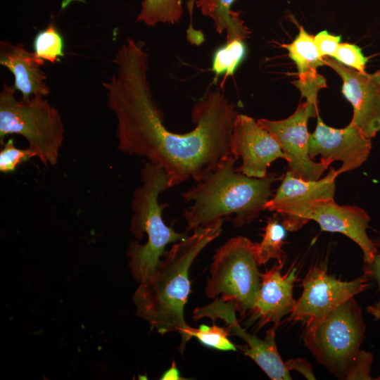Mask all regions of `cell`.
<instances>
[{"mask_svg":"<svg viewBox=\"0 0 380 380\" xmlns=\"http://www.w3.org/2000/svg\"><path fill=\"white\" fill-rule=\"evenodd\" d=\"M236 308L232 302L221 299L209 307L208 315L213 322L220 319L225 322L231 335L243 339L246 346H237L245 355L253 360L272 380H291L289 370L279 355L275 342L274 326L267 331L264 338H260L242 328L236 317Z\"/></svg>","mask_w":380,"mask_h":380,"instance_id":"obj_14","label":"cell"},{"mask_svg":"<svg viewBox=\"0 0 380 380\" xmlns=\"http://www.w3.org/2000/svg\"><path fill=\"white\" fill-rule=\"evenodd\" d=\"M324 61L342 79L341 92L353 109L350 123L366 137L373 138L380 131V70L369 74L348 68L328 56Z\"/></svg>","mask_w":380,"mask_h":380,"instance_id":"obj_11","label":"cell"},{"mask_svg":"<svg viewBox=\"0 0 380 380\" xmlns=\"http://www.w3.org/2000/svg\"><path fill=\"white\" fill-rule=\"evenodd\" d=\"M183 12L182 0H143L137 20L149 27L158 23L175 24Z\"/></svg>","mask_w":380,"mask_h":380,"instance_id":"obj_21","label":"cell"},{"mask_svg":"<svg viewBox=\"0 0 380 380\" xmlns=\"http://www.w3.org/2000/svg\"><path fill=\"white\" fill-rule=\"evenodd\" d=\"M229 335L231 334L227 327L224 328L215 324L210 327L201 324L198 328L189 326L184 330V335L179 348L182 353L187 342L194 337L208 347L224 351H236L238 348L237 346L229 339Z\"/></svg>","mask_w":380,"mask_h":380,"instance_id":"obj_22","label":"cell"},{"mask_svg":"<svg viewBox=\"0 0 380 380\" xmlns=\"http://www.w3.org/2000/svg\"><path fill=\"white\" fill-rule=\"evenodd\" d=\"M232 154L241 158L237 170L242 174L262 178L267 168L278 158L286 160L279 142L253 118L238 113L234 121L230 143Z\"/></svg>","mask_w":380,"mask_h":380,"instance_id":"obj_13","label":"cell"},{"mask_svg":"<svg viewBox=\"0 0 380 380\" xmlns=\"http://www.w3.org/2000/svg\"><path fill=\"white\" fill-rule=\"evenodd\" d=\"M376 379L379 380V379H380V375H379V376L378 378H376Z\"/></svg>","mask_w":380,"mask_h":380,"instance_id":"obj_32","label":"cell"},{"mask_svg":"<svg viewBox=\"0 0 380 380\" xmlns=\"http://www.w3.org/2000/svg\"><path fill=\"white\" fill-rule=\"evenodd\" d=\"M223 220L200 227L185 239L175 243L154 273L139 285L133 295L138 316L152 329L164 335L177 332L184 335L189 327L184 310L191 292L189 270L198 254L222 231Z\"/></svg>","mask_w":380,"mask_h":380,"instance_id":"obj_2","label":"cell"},{"mask_svg":"<svg viewBox=\"0 0 380 380\" xmlns=\"http://www.w3.org/2000/svg\"><path fill=\"white\" fill-rule=\"evenodd\" d=\"M364 274L370 279H374L378 286L379 298L378 301L372 305L367 307V312L371 314L375 320L380 319V254L377 253L374 260L368 264H365Z\"/></svg>","mask_w":380,"mask_h":380,"instance_id":"obj_28","label":"cell"},{"mask_svg":"<svg viewBox=\"0 0 380 380\" xmlns=\"http://www.w3.org/2000/svg\"><path fill=\"white\" fill-rule=\"evenodd\" d=\"M319 114L306 101L289 118L281 120L259 119L258 122L279 142L293 176L305 180L319 179L329 166L316 163L309 155L308 121Z\"/></svg>","mask_w":380,"mask_h":380,"instance_id":"obj_10","label":"cell"},{"mask_svg":"<svg viewBox=\"0 0 380 380\" xmlns=\"http://www.w3.org/2000/svg\"><path fill=\"white\" fill-rule=\"evenodd\" d=\"M286 229L274 217L269 218L264 228L262 239L254 243L255 255L258 265L266 264L271 259H276L280 264H284L286 253L282 246L286 243L284 239Z\"/></svg>","mask_w":380,"mask_h":380,"instance_id":"obj_20","label":"cell"},{"mask_svg":"<svg viewBox=\"0 0 380 380\" xmlns=\"http://www.w3.org/2000/svg\"><path fill=\"white\" fill-rule=\"evenodd\" d=\"M160 379L162 380H179L184 379L181 378L179 374L178 369L176 367L175 362L173 361L172 362L171 367L165 371V372L162 375Z\"/></svg>","mask_w":380,"mask_h":380,"instance_id":"obj_31","label":"cell"},{"mask_svg":"<svg viewBox=\"0 0 380 380\" xmlns=\"http://www.w3.org/2000/svg\"><path fill=\"white\" fill-rule=\"evenodd\" d=\"M315 130L310 134L309 155L313 159L320 156L321 163L330 165L335 160L342 163L336 170L338 175L355 170L367 159L372 148L371 139L350 123L336 129L324 124L317 115Z\"/></svg>","mask_w":380,"mask_h":380,"instance_id":"obj_12","label":"cell"},{"mask_svg":"<svg viewBox=\"0 0 380 380\" xmlns=\"http://www.w3.org/2000/svg\"><path fill=\"white\" fill-rule=\"evenodd\" d=\"M237 160L229 156L214 172L183 194L185 202H193L184 213L187 232L233 215L234 225L241 227L265 210L272 197V184L284 175L270 172L262 178L248 177L235 168Z\"/></svg>","mask_w":380,"mask_h":380,"instance_id":"obj_3","label":"cell"},{"mask_svg":"<svg viewBox=\"0 0 380 380\" xmlns=\"http://www.w3.org/2000/svg\"><path fill=\"white\" fill-rule=\"evenodd\" d=\"M365 333L362 310L352 297L324 318L305 326L303 342L319 363L344 379L360 354Z\"/></svg>","mask_w":380,"mask_h":380,"instance_id":"obj_6","label":"cell"},{"mask_svg":"<svg viewBox=\"0 0 380 380\" xmlns=\"http://www.w3.org/2000/svg\"><path fill=\"white\" fill-rule=\"evenodd\" d=\"M246 48L243 40L234 39L226 42L214 53L212 59V70L216 77L224 75V77L232 76L246 56Z\"/></svg>","mask_w":380,"mask_h":380,"instance_id":"obj_23","label":"cell"},{"mask_svg":"<svg viewBox=\"0 0 380 380\" xmlns=\"http://www.w3.org/2000/svg\"><path fill=\"white\" fill-rule=\"evenodd\" d=\"M254 243L239 236L220 246L213 256L205 289L210 298H221L232 302L241 316L251 310L260 288L261 274Z\"/></svg>","mask_w":380,"mask_h":380,"instance_id":"obj_7","label":"cell"},{"mask_svg":"<svg viewBox=\"0 0 380 380\" xmlns=\"http://www.w3.org/2000/svg\"><path fill=\"white\" fill-rule=\"evenodd\" d=\"M372 362V354L365 350H361L360 355L348 371L344 379H374L370 374Z\"/></svg>","mask_w":380,"mask_h":380,"instance_id":"obj_27","label":"cell"},{"mask_svg":"<svg viewBox=\"0 0 380 380\" xmlns=\"http://www.w3.org/2000/svg\"><path fill=\"white\" fill-rule=\"evenodd\" d=\"M284 264L278 262L265 273L261 274L260 288L255 303L248 312L249 322L258 320V326L262 327L270 322L278 327L281 319L291 314L296 300L293 297V283L296 279V268L291 267L282 275Z\"/></svg>","mask_w":380,"mask_h":380,"instance_id":"obj_15","label":"cell"},{"mask_svg":"<svg viewBox=\"0 0 380 380\" xmlns=\"http://www.w3.org/2000/svg\"><path fill=\"white\" fill-rule=\"evenodd\" d=\"M34 52L40 58L55 63L64 56L63 39L53 23L39 32L33 42Z\"/></svg>","mask_w":380,"mask_h":380,"instance_id":"obj_24","label":"cell"},{"mask_svg":"<svg viewBox=\"0 0 380 380\" xmlns=\"http://www.w3.org/2000/svg\"><path fill=\"white\" fill-rule=\"evenodd\" d=\"M289 51V56L296 65L298 80L293 84L300 90L302 96L310 104L317 102L318 91L327 87L326 79L317 72L318 67L325 65L314 40L303 27L289 44L283 45Z\"/></svg>","mask_w":380,"mask_h":380,"instance_id":"obj_18","label":"cell"},{"mask_svg":"<svg viewBox=\"0 0 380 380\" xmlns=\"http://www.w3.org/2000/svg\"><path fill=\"white\" fill-rule=\"evenodd\" d=\"M141 185L134 191L129 229L137 240L140 241L146 234L147 241L144 244L132 241L127 251L132 277L139 283L154 273L167 245L188 236L187 232H177L163 221L164 205L159 203L158 197L171 188L170 177L165 170L147 161L141 171Z\"/></svg>","mask_w":380,"mask_h":380,"instance_id":"obj_4","label":"cell"},{"mask_svg":"<svg viewBox=\"0 0 380 380\" xmlns=\"http://www.w3.org/2000/svg\"><path fill=\"white\" fill-rule=\"evenodd\" d=\"M343 65L365 72L368 58L355 44L340 43L334 58Z\"/></svg>","mask_w":380,"mask_h":380,"instance_id":"obj_26","label":"cell"},{"mask_svg":"<svg viewBox=\"0 0 380 380\" xmlns=\"http://www.w3.org/2000/svg\"><path fill=\"white\" fill-rule=\"evenodd\" d=\"M310 220L315 221L322 231L343 234L362 249L365 264L370 263L378 253L367 229L370 217L356 205H339L334 199L305 205L284 217L282 225L288 231H297Z\"/></svg>","mask_w":380,"mask_h":380,"instance_id":"obj_8","label":"cell"},{"mask_svg":"<svg viewBox=\"0 0 380 380\" xmlns=\"http://www.w3.org/2000/svg\"><path fill=\"white\" fill-rule=\"evenodd\" d=\"M365 274L350 281L329 275L325 268L314 266L302 281L303 292L296 300L289 320L305 326L321 320L349 298L361 293L369 285Z\"/></svg>","mask_w":380,"mask_h":380,"instance_id":"obj_9","label":"cell"},{"mask_svg":"<svg viewBox=\"0 0 380 380\" xmlns=\"http://www.w3.org/2000/svg\"><path fill=\"white\" fill-rule=\"evenodd\" d=\"M0 151V171L4 173L13 172L17 167L32 158L37 157L35 151L28 146L26 148H18L14 144L13 139L1 144Z\"/></svg>","mask_w":380,"mask_h":380,"instance_id":"obj_25","label":"cell"},{"mask_svg":"<svg viewBox=\"0 0 380 380\" xmlns=\"http://www.w3.org/2000/svg\"><path fill=\"white\" fill-rule=\"evenodd\" d=\"M236 0H196V7L202 14L211 18L215 31L227 32L226 42L244 40L248 37L250 30L241 19L239 13L231 10Z\"/></svg>","mask_w":380,"mask_h":380,"instance_id":"obj_19","label":"cell"},{"mask_svg":"<svg viewBox=\"0 0 380 380\" xmlns=\"http://www.w3.org/2000/svg\"><path fill=\"white\" fill-rule=\"evenodd\" d=\"M44 64V60L25 49L21 43L15 45L5 41L0 43V65L12 72L13 87L21 92L23 99L50 94L46 82L47 76L41 68Z\"/></svg>","mask_w":380,"mask_h":380,"instance_id":"obj_17","label":"cell"},{"mask_svg":"<svg viewBox=\"0 0 380 380\" xmlns=\"http://www.w3.org/2000/svg\"><path fill=\"white\" fill-rule=\"evenodd\" d=\"M337 176L336 170L333 167L324 177L317 180L296 177L288 170L274 196L266 203L265 210L279 213L285 217L305 205L334 199Z\"/></svg>","mask_w":380,"mask_h":380,"instance_id":"obj_16","label":"cell"},{"mask_svg":"<svg viewBox=\"0 0 380 380\" xmlns=\"http://www.w3.org/2000/svg\"><path fill=\"white\" fill-rule=\"evenodd\" d=\"M314 40L322 56L334 58L341 37L330 34L327 30H323L314 37Z\"/></svg>","mask_w":380,"mask_h":380,"instance_id":"obj_29","label":"cell"},{"mask_svg":"<svg viewBox=\"0 0 380 380\" xmlns=\"http://www.w3.org/2000/svg\"><path fill=\"white\" fill-rule=\"evenodd\" d=\"M113 61L116 72L103 87L108 106L117 119L120 151L144 157L163 168L170 187L189 179H204L232 155L231 137L238 113L222 91L207 92L192 108L194 129L175 133L164 125L163 115L153 99L144 44L127 38Z\"/></svg>","mask_w":380,"mask_h":380,"instance_id":"obj_1","label":"cell"},{"mask_svg":"<svg viewBox=\"0 0 380 380\" xmlns=\"http://www.w3.org/2000/svg\"><path fill=\"white\" fill-rule=\"evenodd\" d=\"M13 86L4 83L0 92V143L6 136L20 134L28 141L45 166L58 163L64 140L58 110L44 96L17 100Z\"/></svg>","mask_w":380,"mask_h":380,"instance_id":"obj_5","label":"cell"},{"mask_svg":"<svg viewBox=\"0 0 380 380\" xmlns=\"http://www.w3.org/2000/svg\"><path fill=\"white\" fill-rule=\"evenodd\" d=\"M287 369L295 370L303 374L307 379H315L311 364L302 358L289 360L285 362Z\"/></svg>","mask_w":380,"mask_h":380,"instance_id":"obj_30","label":"cell"}]
</instances>
